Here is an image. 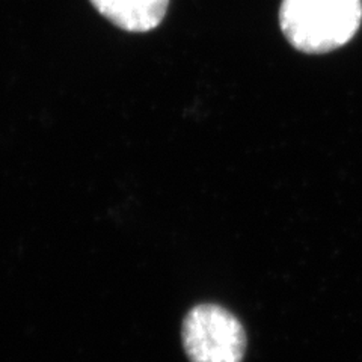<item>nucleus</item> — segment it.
<instances>
[{
  "label": "nucleus",
  "instance_id": "f257e3e1",
  "mask_svg": "<svg viewBox=\"0 0 362 362\" xmlns=\"http://www.w3.org/2000/svg\"><path fill=\"white\" fill-rule=\"evenodd\" d=\"M278 18L294 50L326 54L355 38L362 25V0H281Z\"/></svg>",
  "mask_w": 362,
  "mask_h": 362
},
{
  "label": "nucleus",
  "instance_id": "7ed1b4c3",
  "mask_svg": "<svg viewBox=\"0 0 362 362\" xmlns=\"http://www.w3.org/2000/svg\"><path fill=\"white\" fill-rule=\"evenodd\" d=\"M89 2L113 26L132 33H146L162 25L171 0H89Z\"/></svg>",
  "mask_w": 362,
  "mask_h": 362
},
{
  "label": "nucleus",
  "instance_id": "f03ea898",
  "mask_svg": "<svg viewBox=\"0 0 362 362\" xmlns=\"http://www.w3.org/2000/svg\"><path fill=\"white\" fill-rule=\"evenodd\" d=\"M181 341L190 362H242L246 334L228 310L199 303L185 317Z\"/></svg>",
  "mask_w": 362,
  "mask_h": 362
}]
</instances>
